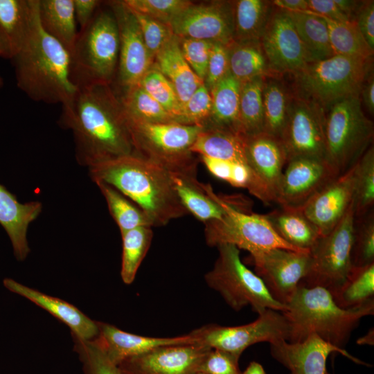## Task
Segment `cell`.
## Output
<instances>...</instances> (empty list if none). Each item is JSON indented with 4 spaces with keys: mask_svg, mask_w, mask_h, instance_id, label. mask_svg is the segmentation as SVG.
<instances>
[{
    "mask_svg": "<svg viewBox=\"0 0 374 374\" xmlns=\"http://www.w3.org/2000/svg\"><path fill=\"white\" fill-rule=\"evenodd\" d=\"M58 123L71 130L81 166L89 168L134 153L121 100L111 84L78 88L62 106Z\"/></svg>",
    "mask_w": 374,
    "mask_h": 374,
    "instance_id": "1",
    "label": "cell"
},
{
    "mask_svg": "<svg viewBox=\"0 0 374 374\" xmlns=\"http://www.w3.org/2000/svg\"><path fill=\"white\" fill-rule=\"evenodd\" d=\"M88 169L95 183L113 186L137 204L152 226L166 225L188 214L174 189L170 172L135 152Z\"/></svg>",
    "mask_w": 374,
    "mask_h": 374,
    "instance_id": "2",
    "label": "cell"
},
{
    "mask_svg": "<svg viewBox=\"0 0 374 374\" xmlns=\"http://www.w3.org/2000/svg\"><path fill=\"white\" fill-rule=\"evenodd\" d=\"M12 62L17 87L34 101L64 106L78 90L71 80L70 53L43 30L38 13L28 39Z\"/></svg>",
    "mask_w": 374,
    "mask_h": 374,
    "instance_id": "3",
    "label": "cell"
},
{
    "mask_svg": "<svg viewBox=\"0 0 374 374\" xmlns=\"http://www.w3.org/2000/svg\"><path fill=\"white\" fill-rule=\"evenodd\" d=\"M282 313L290 328L287 341H301L309 335L315 334L325 341L343 348L360 320L374 314V299L342 308L326 289L299 285Z\"/></svg>",
    "mask_w": 374,
    "mask_h": 374,
    "instance_id": "4",
    "label": "cell"
},
{
    "mask_svg": "<svg viewBox=\"0 0 374 374\" xmlns=\"http://www.w3.org/2000/svg\"><path fill=\"white\" fill-rule=\"evenodd\" d=\"M373 73V58L334 55L310 62L292 74L293 97L312 102L325 112L335 103L360 97L362 87Z\"/></svg>",
    "mask_w": 374,
    "mask_h": 374,
    "instance_id": "5",
    "label": "cell"
},
{
    "mask_svg": "<svg viewBox=\"0 0 374 374\" xmlns=\"http://www.w3.org/2000/svg\"><path fill=\"white\" fill-rule=\"evenodd\" d=\"M107 6H100L89 23L78 30L70 53L71 80L78 89L98 84L112 85L116 75L119 33L115 16Z\"/></svg>",
    "mask_w": 374,
    "mask_h": 374,
    "instance_id": "6",
    "label": "cell"
},
{
    "mask_svg": "<svg viewBox=\"0 0 374 374\" xmlns=\"http://www.w3.org/2000/svg\"><path fill=\"white\" fill-rule=\"evenodd\" d=\"M125 120L136 154L168 172L196 176L197 164L190 148L202 126Z\"/></svg>",
    "mask_w": 374,
    "mask_h": 374,
    "instance_id": "7",
    "label": "cell"
},
{
    "mask_svg": "<svg viewBox=\"0 0 374 374\" xmlns=\"http://www.w3.org/2000/svg\"><path fill=\"white\" fill-rule=\"evenodd\" d=\"M326 161L337 176L350 169L371 146L373 121L364 114L360 97L332 105L326 112Z\"/></svg>",
    "mask_w": 374,
    "mask_h": 374,
    "instance_id": "8",
    "label": "cell"
},
{
    "mask_svg": "<svg viewBox=\"0 0 374 374\" xmlns=\"http://www.w3.org/2000/svg\"><path fill=\"white\" fill-rule=\"evenodd\" d=\"M216 247L217 258L204 278L208 287L217 291L230 308L240 311L250 305L258 314L267 309L286 310V305L271 296L262 279L242 263L237 247L222 244Z\"/></svg>",
    "mask_w": 374,
    "mask_h": 374,
    "instance_id": "9",
    "label": "cell"
},
{
    "mask_svg": "<svg viewBox=\"0 0 374 374\" xmlns=\"http://www.w3.org/2000/svg\"><path fill=\"white\" fill-rule=\"evenodd\" d=\"M201 186L224 211L220 220L205 223L204 235L208 245L231 244L247 251L251 256L274 248L305 252L281 239L265 215L243 213L215 194L210 184L201 183Z\"/></svg>",
    "mask_w": 374,
    "mask_h": 374,
    "instance_id": "10",
    "label": "cell"
},
{
    "mask_svg": "<svg viewBox=\"0 0 374 374\" xmlns=\"http://www.w3.org/2000/svg\"><path fill=\"white\" fill-rule=\"evenodd\" d=\"M355 215L353 202L328 234L321 235L309 251L310 267L299 285L319 286L334 296L345 283L351 269Z\"/></svg>",
    "mask_w": 374,
    "mask_h": 374,
    "instance_id": "11",
    "label": "cell"
},
{
    "mask_svg": "<svg viewBox=\"0 0 374 374\" xmlns=\"http://www.w3.org/2000/svg\"><path fill=\"white\" fill-rule=\"evenodd\" d=\"M190 333L197 343L240 358L251 345L265 341L271 344L280 339L288 341L290 328L282 312L267 309L247 324L231 327L209 324Z\"/></svg>",
    "mask_w": 374,
    "mask_h": 374,
    "instance_id": "12",
    "label": "cell"
},
{
    "mask_svg": "<svg viewBox=\"0 0 374 374\" xmlns=\"http://www.w3.org/2000/svg\"><path fill=\"white\" fill-rule=\"evenodd\" d=\"M325 118L326 112L319 105L292 96L288 120L280 139L287 162L298 157L326 161Z\"/></svg>",
    "mask_w": 374,
    "mask_h": 374,
    "instance_id": "13",
    "label": "cell"
},
{
    "mask_svg": "<svg viewBox=\"0 0 374 374\" xmlns=\"http://www.w3.org/2000/svg\"><path fill=\"white\" fill-rule=\"evenodd\" d=\"M169 26L180 39H202L228 46L234 37V2L192 3L171 20Z\"/></svg>",
    "mask_w": 374,
    "mask_h": 374,
    "instance_id": "14",
    "label": "cell"
},
{
    "mask_svg": "<svg viewBox=\"0 0 374 374\" xmlns=\"http://www.w3.org/2000/svg\"><path fill=\"white\" fill-rule=\"evenodd\" d=\"M247 166L251 174L249 192L269 204L275 202L279 183L287 163L280 140L265 133L244 136Z\"/></svg>",
    "mask_w": 374,
    "mask_h": 374,
    "instance_id": "15",
    "label": "cell"
},
{
    "mask_svg": "<svg viewBox=\"0 0 374 374\" xmlns=\"http://www.w3.org/2000/svg\"><path fill=\"white\" fill-rule=\"evenodd\" d=\"M260 42L271 76L293 74L309 63L287 11L274 6Z\"/></svg>",
    "mask_w": 374,
    "mask_h": 374,
    "instance_id": "16",
    "label": "cell"
},
{
    "mask_svg": "<svg viewBox=\"0 0 374 374\" xmlns=\"http://www.w3.org/2000/svg\"><path fill=\"white\" fill-rule=\"evenodd\" d=\"M256 274L271 296L286 305L306 276L310 267L308 252L274 248L251 256Z\"/></svg>",
    "mask_w": 374,
    "mask_h": 374,
    "instance_id": "17",
    "label": "cell"
},
{
    "mask_svg": "<svg viewBox=\"0 0 374 374\" xmlns=\"http://www.w3.org/2000/svg\"><path fill=\"white\" fill-rule=\"evenodd\" d=\"M111 8L118 28L119 56L117 83L122 92L138 84L154 64L139 25L132 10L123 1L107 3Z\"/></svg>",
    "mask_w": 374,
    "mask_h": 374,
    "instance_id": "18",
    "label": "cell"
},
{
    "mask_svg": "<svg viewBox=\"0 0 374 374\" xmlns=\"http://www.w3.org/2000/svg\"><path fill=\"white\" fill-rule=\"evenodd\" d=\"M211 348L199 343L159 347L125 359L122 374H196Z\"/></svg>",
    "mask_w": 374,
    "mask_h": 374,
    "instance_id": "19",
    "label": "cell"
},
{
    "mask_svg": "<svg viewBox=\"0 0 374 374\" xmlns=\"http://www.w3.org/2000/svg\"><path fill=\"white\" fill-rule=\"evenodd\" d=\"M286 164L275 199L280 207L301 208L317 191L338 177L323 160L298 157Z\"/></svg>",
    "mask_w": 374,
    "mask_h": 374,
    "instance_id": "20",
    "label": "cell"
},
{
    "mask_svg": "<svg viewBox=\"0 0 374 374\" xmlns=\"http://www.w3.org/2000/svg\"><path fill=\"white\" fill-rule=\"evenodd\" d=\"M354 167L326 184L301 208L320 235L330 233L353 202Z\"/></svg>",
    "mask_w": 374,
    "mask_h": 374,
    "instance_id": "21",
    "label": "cell"
},
{
    "mask_svg": "<svg viewBox=\"0 0 374 374\" xmlns=\"http://www.w3.org/2000/svg\"><path fill=\"white\" fill-rule=\"evenodd\" d=\"M269 344L271 356L286 367L290 374H326L327 358L333 353L341 354L357 364H365L344 348L325 341L315 334H310L299 342L280 339Z\"/></svg>",
    "mask_w": 374,
    "mask_h": 374,
    "instance_id": "22",
    "label": "cell"
},
{
    "mask_svg": "<svg viewBox=\"0 0 374 374\" xmlns=\"http://www.w3.org/2000/svg\"><path fill=\"white\" fill-rule=\"evenodd\" d=\"M99 332L93 341L116 365L159 347L196 343L190 333L175 337H151L131 334L114 326L98 321Z\"/></svg>",
    "mask_w": 374,
    "mask_h": 374,
    "instance_id": "23",
    "label": "cell"
},
{
    "mask_svg": "<svg viewBox=\"0 0 374 374\" xmlns=\"http://www.w3.org/2000/svg\"><path fill=\"white\" fill-rule=\"evenodd\" d=\"M3 284L11 292L27 299L66 324L73 337L82 341H92L97 337L99 332L98 321L91 320L72 304L10 278L3 279Z\"/></svg>",
    "mask_w": 374,
    "mask_h": 374,
    "instance_id": "24",
    "label": "cell"
},
{
    "mask_svg": "<svg viewBox=\"0 0 374 374\" xmlns=\"http://www.w3.org/2000/svg\"><path fill=\"white\" fill-rule=\"evenodd\" d=\"M39 0H0L1 57L12 60L28 39Z\"/></svg>",
    "mask_w": 374,
    "mask_h": 374,
    "instance_id": "25",
    "label": "cell"
},
{
    "mask_svg": "<svg viewBox=\"0 0 374 374\" xmlns=\"http://www.w3.org/2000/svg\"><path fill=\"white\" fill-rule=\"evenodd\" d=\"M42 210L39 202H19L16 197L0 184V224L8 234L15 258L24 260L30 253L27 240L29 224Z\"/></svg>",
    "mask_w": 374,
    "mask_h": 374,
    "instance_id": "26",
    "label": "cell"
},
{
    "mask_svg": "<svg viewBox=\"0 0 374 374\" xmlns=\"http://www.w3.org/2000/svg\"><path fill=\"white\" fill-rule=\"evenodd\" d=\"M154 64L171 82L182 105L204 83L184 59L179 39L174 35L157 54Z\"/></svg>",
    "mask_w": 374,
    "mask_h": 374,
    "instance_id": "27",
    "label": "cell"
},
{
    "mask_svg": "<svg viewBox=\"0 0 374 374\" xmlns=\"http://www.w3.org/2000/svg\"><path fill=\"white\" fill-rule=\"evenodd\" d=\"M240 89L241 82L231 73L210 89L211 114L203 129L220 128L242 135L239 121Z\"/></svg>",
    "mask_w": 374,
    "mask_h": 374,
    "instance_id": "28",
    "label": "cell"
},
{
    "mask_svg": "<svg viewBox=\"0 0 374 374\" xmlns=\"http://www.w3.org/2000/svg\"><path fill=\"white\" fill-rule=\"evenodd\" d=\"M265 216L281 239L301 251L308 252L321 236L301 208L280 206Z\"/></svg>",
    "mask_w": 374,
    "mask_h": 374,
    "instance_id": "29",
    "label": "cell"
},
{
    "mask_svg": "<svg viewBox=\"0 0 374 374\" xmlns=\"http://www.w3.org/2000/svg\"><path fill=\"white\" fill-rule=\"evenodd\" d=\"M38 17L43 30L71 53L78 33L73 0H39Z\"/></svg>",
    "mask_w": 374,
    "mask_h": 374,
    "instance_id": "30",
    "label": "cell"
},
{
    "mask_svg": "<svg viewBox=\"0 0 374 374\" xmlns=\"http://www.w3.org/2000/svg\"><path fill=\"white\" fill-rule=\"evenodd\" d=\"M170 174L174 189L188 213L204 224L223 217V208L204 192L196 176L170 172Z\"/></svg>",
    "mask_w": 374,
    "mask_h": 374,
    "instance_id": "31",
    "label": "cell"
},
{
    "mask_svg": "<svg viewBox=\"0 0 374 374\" xmlns=\"http://www.w3.org/2000/svg\"><path fill=\"white\" fill-rule=\"evenodd\" d=\"M287 12L305 48L309 63L335 55L330 42L328 26L323 17L310 10Z\"/></svg>",
    "mask_w": 374,
    "mask_h": 374,
    "instance_id": "32",
    "label": "cell"
},
{
    "mask_svg": "<svg viewBox=\"0 0 374 374\" xmlns=\"http://www.w3.org/2000/svg\"><path fill=\"white\" fill-rule=\"evenodd\" d=\"M192 153L247 166L244 136L220 128L203 129L190 148Z\"/></svg>",
    "mask_w": 374,
    "mask_h": 374,
    "instance_id": "33",
    "label": "cell"
},
{
    "mask_svg": "<svg viewBox=\"0 0 374 374\" xmlns=\"http://www.w3.org/2000/svg\"><path fill=\"white\" fill-rule=\"evenodd\" d=\"M292 95L281 78L265 77L262 88L263 132L280 140L285 128Z\"/></svg>",
    "mask_w": 374,
    "mask_h": 374,
    "instance_id": "34",
    "label": "cell"
},
{
    "mask_svg": "<svg viewBox=\"0 0 374 374\" xmlns=\"http://www.w3.org/2000/svg\"><path fill=\"white\" fill-rule=\"evenodd\" d=\"M228 48L230 73L241 83L271 76L260 40H233Z\"/></svg>",
    "mask_w": 374,
    "mask_h": 374,
    "instance_id": "35",
    "label": "cell"
},
{
    "mask_svg": "<svg viewBox=\"0 0 374 374\" xmlns=\"http://www.w3.org/2000/svg\"><path fill=\"white\" fill-rule=\"evenodd\" d=\"M233 2V40H260L274 8L272 1L238 0Z\"/></svg>",
    "mask_w": 374,
    "mask_h": 374,
    "instance_id": "36",
    "label": "cell"
},
{
    "mask_svg": "<svg viewBox=\"0 0 374 374\" xmlns=\"http://www.w3.org/2000/svg\"><path fill=\"white\" fill-rule=\"evenodd\" d=\"M265 78L257 77L241 83L239 121L243 136L264 132L262 88Z\"/></svg>",
    "mask_w": 374,
    "mask_h": 374,
    "instance_id": "37",
    "label": "cell"
},
{
    "mask_svg": "<svg viewBox=\"0 0 374 374\" xmlns=\"http://www.w3.org/2000/svg\"><path fill=\"white\" fill-rule=\"evenodd\" d=\"M126 118L148 123L175 122L169 113L139 84L118 96Z\"/></svg>",
    "mask_w": 374,
    "mask_h": 374,
    "instance_id": "38",
    "label": "cell"
},
{
    "mask_svg": "<svg viewBox=\"0 0 374 374\" xmlns=\"http://www.w3.org/2000/svg\"><path fill=\"white\" fill-rule=\"evenodd\" d=\"M321 17L327 24L335 55L361 59L373 58L374 51L370 48L354 21L341 22Z\"/></svg>",
    "mask_w": 374,
    "mask_h": 374,
    "instance_id": "39",
    "label": "cell"
},
{
    "mask_svg": "<svg viewBox=\"0 0 374 374\" xmlns=\"http://www.w3.org/2000/svg\"><path fill=\"white\" fill-rule=\"evenodd\" d=\"M150 226H139L121 233L123 253L121 276L124 283L131 284L151 244Z\"/></svg>",
    "mask_w": 374,
    "mask_h": 374,
    "instance_id": "40",
    "label": "cell"
},
{
    "mask_svg": "<svg viewBox=\"0 0 374 374\" xmlns=\"http://www.w3.org/2000/svg\"><path fill=\"white\" fill-rule=\"evenodd\" d=\"M96 184L106 200L121 234L139 226H152L145 213L121 192L106 183Z\"/></svg>",
    "mask_w": 374,
    "mask_h": 374,
    "instance_id": "41",
    "label": "cell"
},
{
    "mask_svg": "<svg viewBox=\"0 0 374 374\" xmlns=\"http://www.w3.org/2000/svg\"><path fill=\"white\" fill-rule=\"evenodd\" d=\"M373 294L374 263L352 267L345 283L332 297L339 307L350 308L373 298Z\"/></svg>",
    "mask_w": 374,
    "mask_h": 374,
    "instance_id": "42",
    "label": "cell"
},
{
    "mask_svg": "<svg viewBox=\"0 0 374 374\" xmlns=\"http://www.w3.org/2000/svg\"><path fill=\"white\" fill-rule=\"evenodd\" d=\"M354 167L353 208L355 217L364 215L374 204V148L371 145Z\"/></svg>",
    "mask_w": 374,
    "mask_h": 374,
    "instance_id": "43",
    "label": "cell"
},
{
    "mask_svg": "<svg viewBox=\"0 0 374 374\" xmlns=\"http://www.w3.org/2000/svg\"><path fill=\"white\" fill-rule=\"evenodd\" d=\"M177 122L181 104L171 82L153 64L138 83Z\"/></svg>",
    "mask_w": 374,
    "mask_h": 374,
    "instance_id": "44",
    "label": "cell"
},
{
    "mask_svg": "<svg viewBox=\"0 0 374 374\" xmlns=\"http://www.w3.org/2000/svg\"><path fill=\"white\" fill-rule=\"evenodd\" d=\"M374 263L373 209L355 217L351 249L352 267H361Z\"/></svg>",
    "mask_w": 374,
    "mask_h": 374,
    "instance_id": "45",
    "label": "cell"
},
{
    "mask_svg": "<svg viewBox=\"0 0 374 374\" xmlns=\"http://www.w3.org/2000/svg\"><path fill=\"white\" fill-rule=\"evenodd\" d=\"M73 339L75 350L83 364L85 374H122L118 366L107 357L93 340Z\"/></svg>",
    "mask_w": 374,
    "mask_h": 374,
    "instance_id": "46",
    "label": "cell"
},
{
    "mask_svg": "<svg viewBox=\"0 0 374 374\" xmlns=\"http://www.w3.org/2000/svg\"><path fill=\"white\" fill-rule=\"evenodd\" d=\"M131 10L169 25L171 20L192 3L186 0H124Z\"/></svg>",
    "mask_w": 374,
    "mask_h": 374,
    "instance_id": "47",
    "label": "cell"
},
{
    "mask_svg": "<svg viewBox=\"0 0 374 374\" xmlns=\"http://www.w3.org/2000/svg\"><path fill=\"white\" fill-rule=\"evenodd\" d=\"M211 109V93L203 83L182 105L181 115L177 123L197 125L203 127L210 118Z\"/></svg>",
    "mask_w": 374,
    "mask_h": 374,
    "instance_id": "48",
    "label": "cell"
},
{
    "mask_svg": "<svg viewBox=\"0 0 374 374\" xmlns=\"http://www.w3.org/2000/svg\"><path fill=\"white\" fill-rule=\"evenodd\" d=\"M131 10L139 23L145 46L154 61L157 54L172 38L174 34L169 25Z\"/></svg>",
    "mask_w": 374,
    "mask_h": 374,
    "instance_id": "49",
    "label": "cell"
},
{
    "mask_svg": "<svg viewBox=\"0 0 374 374\" xmlns=\"http://www.w3.org/2000/svg\"><path fill=\"white\" fill-rule=\"evenodd\" d=\"M179 39L184 59L194 73L204 81L213 42L190 38Z\"/></svg>",
    "mask_w": 374,
    "mask_h": 374,
    "instance_id": "50",
    "label": "cell"
},
{
    "mask_svg": "<svg viewBox=\"0 0 374 374\" xmlns=\"http://www.w3.org/2000/svg\"><path fill=\"white\" fill-rule=\"evenodd\" d=\"M230 73L228 46L213 42L204 84L210 89Z\"/></svg>",
    "mask_w": 374,
    "mask_h": 374,
    "instance_id": "51",
    "label": "cell"
},
{
    "mask_svg": "<svg viewBox=\"0 0 374 374\" xmlns=\"http://www.w3.org/2000/svg\"><path fill=\"white\" fill-rule=\"evenodd\" d=\"M239 358L217 349H211L203 360L199 372L204 374H242Z\"/></svg>",
    "mask_w": 374,
    "mask_h": 374,
    "instance_id": "52",
    "label": "cell"
},
{
    "mask_svg": "<svg viewBox=\"0 0 374 374\" xmlns=\"http://www.w3.org/2000/svg\"><path fill=\"white\" fill-rule=\"evenodd\" d=\"M353 21L370 48L374 51V1H361Z\"/></svg>",
    "mask_w": 374,
    "mask_h": 374,
    "instance_id": "53",
    "label": "cell"
},
{
    "mask_svg": "<svg viewBox=\"0 0 374 374\" xmlns=\"http://www.w3.org/2000/svg\"><path fill=\"white\" fill-rule=\"evenodd\" d=\"M308 10L336 21H351L334 0H307Z\"/></svg>",
    "mask_w": 374,
    "mask_h": 374,
    "instance_id": "54",
    "label": "cell"
},
{
    "mask_svg": "<svg viewBox=\"0 0 374 374\" xmlns=\"http://www.w3.org/2000/svg\"><path fill=\"white\" fill-rule=\"evenodd\" d=\"M101 4L102 1L98 0H73L75 19L80 29L89 23Z\"/></svg>",
    "mask_w": 374,
    "mask_h": 374,
    "instance_id": "55",
    "label": "cell"
},
{
    "mask_svg": "<svg viewBox=\"0 0 374 374\" xmlns=\"http://www.w3.org/2000/svg\"><path fill=\"white\" fill-rule=\"evenodd\" d=\"M201 158L208 170L213 175L229 182L234 162L205 156H201Z\"/></svg>",
    "mask_w": 374,
    "mask_h": 374,
    "instance_id": "56",
    "label": "cell"
},
{
    "mask_svg": "<svg viewBox=\"0 0 374 374\" xmlns=\"http://www.w3.org/2000/svg\"><path fill=\"white\" fill-rule=\"evenodd\" d=\"M360 99L369 114H374V78L372 73L364 82L361 93Z\"/></svg>",
    "mask_w": 374,
    "mask_h": 374,
    "instance_id": "57",
    "label": "cell"
},
{
    "mask_svg": "<svg viewBox=\"0 0 374 374\" xmlns=\"http://www.w3.org/2000/svg\"><path fill=\"white\" fill-rule=\"evenodd\" d=\"M274 6L288 12H304L308 10L307 0H275Z\"/></svg>",
    "mask_w": 374,
    "mask_h": 374,
    "instance_id": "58",
    "label": "cell"
},
{
    "mask_svg": "<svg viewBox=\"0 0 374 374\" xmlns=\"http://www.w3.org/2000/svg\"><path fill=\"white\" fill-rule=\"evenodd\" d=\"M334 1L349 19L353 21L355 14L361 3V1L334 0Z\"/></svg>",
    "mask_w": 374,
    "mask_h": 374,
    "instance_id": "59",
    "label": "cell"
},
{
    "mask_svg": "<svg viewBox=\"0 0 374 374\" xmlns=\"http://www.w3.org/2000/svg\"><path fill=\"white\" fill-rule=\"evenodd\" d=\"M242 374H266V373L260 364L251 362Z\"/></svg>",
    "mask_w": 374,
    "mask_h": 374,
    "instance_id": "60",
    "label": "cell"
},
{
    "mask_svg": "<svg viewBox=\"0 0 374 374\" xmlns=\"http://www.w3.org/2000/svg\"><path fill=\"white\" fill-rule=\"evenodd\" d=\"M0 57H1V53H0ZM3 84V81L2 78L0 75V87H1Z\"/></svg>",
    "mask_w": 374,
    "mask_h": 374,
    "instance_id": "61",
    "label": "cell"
},
{
    "mask_svg": "<svg viewBox=\"0 0 374 374\" xmlns=\"http://www.w3.org/2000/svg\"><path fill=\"white\" fill-rule=\"evenodd\" d=\"M196 374H204V373H197Z\"/></svg>",
    "mask_w": 374,
    "mask_h": 374,
    "instance_id": "62",
    "label": "cell"
},
{
    "mask_svg": "<svg viewBox=\"0 0 374 374\" xmlns=\"http://www.w3.org/2000/svg\"><path fill=\"white\" fill-rule=\"evenodd\" d=\"M326 374H330V373L327 372Z\"/></svg>",
    "mask_w": 374,
    "mask_h": 374,
    "instance_id": "63",
    "label": "cell"
}]
</instances>
